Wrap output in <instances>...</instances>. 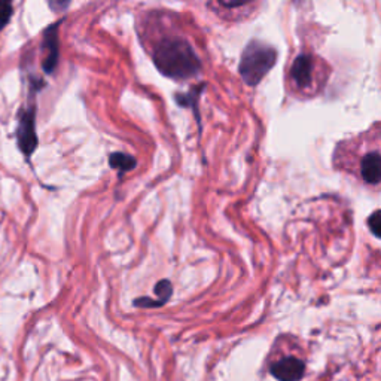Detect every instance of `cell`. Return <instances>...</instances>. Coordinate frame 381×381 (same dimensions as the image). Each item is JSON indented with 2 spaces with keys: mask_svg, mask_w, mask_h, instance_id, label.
<instances>
[{
  "mask_svg": "<svg viewBox=\"0 0 381 381\" xmlns=\"http://www.w3.org/2000/svg\"><path fill=\"white\" fill-rule=\"evenodd\" d=\"M152 59L158 71L173 79H189L201 71V62L191 43L182 36H161L152 45Z\"/></svg>",
  "mask_w": 381,
  "mask_h": 381,
  "instance_id": "6da1fadb",
  "label": "cell"
},
{
  "mask_svg": "<svg viewBox=\"0 0 381 381\" xmlns=\"http://www.w3.org/2000/svg\"><path fill=\"white\" fill-rule=\"evenodd\" d=\"M275 60L277 51L273 46L259 41H252L241 54L238 72L247 85L255 87L271 71Z\"/></svg>",
  "mask_w": 381,
  "mask_h": 381,
  "instance_id": "7a4b0ae2",
  "label": "cell"
},
{
  "mask_svg": "<svg viewBox=\"0 0 381 381\" xmlns=\"http://www.w3.org/2000/svg\"><path fill=\"white\" fill-rule=\"evenodd\" d=\"M320 72L319 60L311 54H299L292 63L289 82L298 92H313Z\"/></svg>",
  "mask_w": 381,
  "mask_h": 381,
  "instance_id": "3957f363",
  "label": "cell"
},
{
  "mask_svg": "<svg viewBox=\"0 0 381 381\" xmlns=\"http://www.w3.org/2000/svg\"><path fill=\"white\" fill-rule=\"evenodd\" d=\"M17 136H18V143H20V148L22 149V152L30 155L38 145L36 129H34V106H30L24 113L21 115Z\"/></svg>",
  "mask_w": 381,
  "mask_h": 381,
  "instance_id": "277c9868",
  "label": "cell"
},
{
  "mask_svg": "<svg viewBox=\"0 0 381 381\" xmlns=\"http://www.w3.org/2000/svg\"><path fill=\"white\" fill-rule=\"evenodd\" d=\"M271 375L279 381H298L301 380L305 373V365L298 357H285V359L277 361L270 368Z\"/></svg>",
  "mask_w": 381,
  "mask_h": 381,
  "instance_id": "5b68a950",
  "label": "cell"
},
{
  "mask_svg": "<svg viewBox=\"0 0 381 381\" xmlns=\"http://www.w3.org/2000/svg\"><path fill=\"white\" fill-rule=\"evenodd\" d=\"M359 176L368 185H378L381 179V157L378 149L366 152L359 163Z\"/></svg>",
  "mask_w": 381,
  "mask_h": 381,
  "instance_id": "8992f818",
  "label": "cell"
},
{
  "mask_svg": "<svg viewBox=\"0 0 381 381\" xmlns=\"http://www.w3.org/2000/svg\"><path fill=\"white\" fill-rule=\"evenodd\" d=\"M57 30H59V24L46 30L43 38V50L46 51L43 69L46 73H51L54 71L57 66V59H59V33H57Z\"/></svg>",
  "mask_w": 381,
  "mask_h": 381,
  "instance_id": "52a82bcc",
  "label": "cell"
},
{
  "mask_svg": "<svg viewBox=\"0 0 381 381\" xmlns=\"http://www.w3.org/2000/svg\"><path fill=\"white\" fill-rule=\"evenodd\" d=\"M109 163H110L112 168L118 170L121 173V175H122V173H125V171L133 170L136 167V164H137V161L131 155L121 154V152H115V154L110 155Z\"/></svg>",
  "mask_w": 381,
  "mask_h": 381,
  "instance_id": "ba28073f",
  "label": "cell"
},
{
  "mask_svg": "<svg viewBox=\"0 0 381 381\" xmlns=\"http://www.w3.org/2000/svg\"><path fill=\"white\" fill-rule=\"evenodd\" d=\"M171 292H173V287L168 280H161L155 286V294L159 298L161 304H166L168 301L170 296H171Z\"/></svg>",
  "mask_w": 381,
  "mask_h": 381,
  "instance_id": "9c48e42d",
  "label": "cell"
},
{
  "mask_svg": "<svg viewBox=\"0 0 381 381\" xmlns=\"http://www.w3.org/2000/svg\"><path fill=\"white\" fill-rule=\"evenodd\" d=\"M13 15V6L6 2H0V29H2Z\"/></svg>",
  "mask_w": 381,
  "mask_h": 381,
  "instance_id": "30bf717a",
  "label": "cell"
},
{
  "mask_svg": "<svg viewBox=\"0 0 381 381\" xmlns=\"http://www.w3.org/2000/svg\"><path fill=\"white\" fill-rule=\"evenodd\" d=\"M368 225L369 229L373 231V234L375 237H380V227H381V219H380V212H374V215L368 219Z\"/></svg>",
  "mask_w": 381,
  "mask_h": 381,
  "instance_id": "8fae6325",
  "label": "cell"
}]
</instances>
